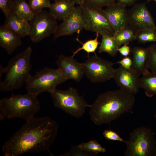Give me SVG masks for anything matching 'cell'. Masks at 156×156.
<instances>
[{"label": "cell", "mask_w": 156, "mask_h": 156, "mask_svg": "<svg viewBox=\"0 0 156 156\" xmlns=\"http://www.w3.org/2000/svg\"><path fill=\"white\" fill-rule=\"evenodd\" d=\"M58 125L51 118L34 117L25 123L2 147L4 156H18L25 153L48 151L57 136Z\"/></svg>", "instance_id": "obj_1"}, {"label": "cell", "mask_w": 156, "mask_h": 156, "mask_svg": "<svg viewBox=\"0 0 156 156\" xmlns=\"http://www.w3.org/2000/svg\"><path fill=\"white\" fill-rule=\"evenodd\" d=\"M135 102L134 95L123 89L103 93L90 105V119L99 126L109 123L131 111Z\"/></svg>", "instance_id": "obj_2"}, {"label": "cell", "mask_w": 156, "mask_h": 156, "mask_svg": "<svg viewBox=\"0 0 156 156\" xmlns=\"http://www.w3.org/2000/svg\"><path fill=\"white\" fill-rule=\"evenodd\" d=\"M32 49L29 46L9 61L6 67L0 66V76L5 74L0 83V90L9 92L18 90L25 83L31 76L32 67L30 58Z\"/></svg>", "instance_id": "obj_3"}, {"label": "cell", "mask_w": 156, "mask_h": 156, "mask_svg": "<svg viewBox=\"0 0 156 156\" xmlns=\"http://www.w3.org/2000/svg\"><path fill=\"white\" fill-rule=\"evenodd\" d=\"M37 95L28 92L14 94L0 100V120L19 118L26 121L34 117L40 110Z\"/></svg>", "instance_id": "obj_4"}, {"label": "cell", "mask_w": 156, "mask_h": 156, "mask_svg": "<svg viewBox=\"0 0 156 156\" xmlns=\"http://www.w3.org/2000/svg\"><path fill=\"white\" fill-rule=\"evenodd\" d=\"M67 80L61 70L45 67L31 75L25 83L28 92L35 95L44 92L51 93L57 86Z\"/></svg>", "instance_id": "obj_5"}, {"label": "cell", "mask_w": 156, "mask_h": 156, "mask_svg": "<svg viewBox=\"0 0 156 156\" xmlns=\"http://www.w3.org/2000/svg\"><path fill=\"white\" fill-rule=\"evenodd\" d=\"M50 94L55 107L77 118L81 117L90 106L77 90L72 87L65 90L56 89Z\"/></svg>", "instance_id": "obj_6"}, {"label": "cell", "mask_w": 156, "mask_h": 156, "mask_svg": "<svg viewBox=\"0 0 156 156\" xmlns=\"http://www.w3.org/2000/svg\"><path fill=\"white\" fill-rule=\"evenodd\" d=\"M125 143L126 146L125 156H153L156 148L153 133L150 129L144 127L134 129Z\"/></svg>", "instance_id": "obj_7"}, {"label": "cell", "mask_w": 156, "mask_h": 156, "mask_svg": "<svg viewBox=\"0 0 156 156\" xmlns=\"http://www.w3.org/2000/svg\"><path fill=\"white\" fill-rule=\"evenodd\" d=\"M83 29L98 33L102 36H114L115 32L109 23L102 8L85 2L81 5Z\"/></svg>", "instance_id": "obj_8"}, {"label": "cell", "mask_w": 156, "mask_h": 156, "mask_svg": "<svg viewBox=\"0 0 156 156\" xmlns=\"http://www.w3.org/2000/svg\"><path fill=\"white\" fill-rule=\"evenodd\" d=\"M57 19L49 12L44 10L35 13L30 21L29 36L34 43H37L54 34L58 25Z\"/></svg>", "instance_id": "obj_9"}, {"label": "cell", "mask_w": 156, "mask_h": 156, "mask_svg": "<svg viewBox=\"0 0 156 156\" xmlns=\"http://www.w3.org/2000/svg\"><path fill=\"white\" fill-rule=\"evenodd\" d=\"M114 63L97 56L88 57L82 63L84 74L92 83H102L113 78L114 69Z\"/></svg>", "instance_id": "obj_10"}, {"label": "cell", "mask_w": 156, "mask_h": 156, "mask_svg": "<svg viewBox=\"0 0 156 156\" xmlns=\"http://www.w3.org/2000/svg\"><path fill=\"white\" fill-rule=\"evenodd\" d=\"M128 25L136 30L148 29L156 31V26L144 3L135 4L127 10Z\"/></svg>", "instance_id": "obj_11"}, {"label": "cell", "mask_w": 156, "mask_h": 156, "mask_svg": "<svg viewBox=\"0 0 156 156\" xmlns=\"http://www.w3.org/2000/svg\"><path fill=\"white\" fill-rule=\"evenodd\" d=\"M83 21L81 5L76 6L72 12L59 25L53 34L55 39L62 36L79 34L83 29Z\"/></svg>", "instance_id": "obj_12"}, {"label": "cell", "mask_w": 156, "mask_h": 156, "mask_svg": "<svg viewBox=\"0 0 156 156\" xmlns=\"http://www.w3.org/2000/svg\"><path fill=\"white\" fill-rule=\"evenodd\" d=\"M139 76L131 68L127 69L120 66L115 69L113 78L120 88L134 95L140 88Z\"/></svg>", "instance_id": "obj_13"}, {"label": "cell", "mask_w": 156, "mask_h": 156, "mask_svg": "<svg viewBox=\"0 0 156 156\" xmlns=\"http://www.w3.org/2000/svg\"><path fill=\"white\" fill-rule=\"evenodd\" d=\"M55 63L67 80L72 79L79 82L84 74L82 63L78 62L72 56L60 54Z\"/></svg>", "instance_id": "obj_14"}, {"label": "cell", "mask_w": 156, "mask_h": 156, "mask_svg": "<svg viewBox=\"0 0 156 156\" xmlns=\"http://www.w3.org/2000/svg\"><path fill=\"white\" fill-rule=\"evenodd\" d=\"M104 13L115 33L128 25L127 10L117 3L107 7Z\"/></svg>", "instance_id": "obj_15"}, {"label": "cell", "mask_w": 156, "mask_h": 156, "mask_svg": "<svg viewBox=\"0 0 156 156\" xmlns=\"http://www.w3.org/2000/svg\"><path fill=\"white\" fill-rule=\"evenodd\" d=\"M20 37L3 24L0 27V46L9 55L22 45Z\"/></svg>", "instance_id": "obj_16"}, {"label": "cell", "mask_w": 156, "mask_h": 156, "mask_svg": "<svg viewBox=\"0 0 156 156\" xmlns=\"http://www.w3.org/2000/svg\"><path fill=\"white\" fill-rule=\"evenodd\" d=\"M132 52V63L131 69L140 76L148 70L149 50L148 47H135Z\"/></svg>", "instance_id": "obj_17"}, {"label": "cell", "mask_w": 156, "mask_h": 156, "mask_svg": "<svg viewBox=\"0 0 156 156\" xmlns=\"http://www.w3.org/2000/svg\"><path fill=\"white\" fill-rule=\"evenodd\" d=\"M5 16V25L21 38L29 36L30 29L29 22L12 11Z\"/></svg>", "instance_id": "obj_18"}, {"label": "cell", "mask_w": 156, "mask_h": 156, "mask_svg": "<svg viewBox=\"0 0 156 156\" xmlns=\"http://www.w3.org/2000/svg\"><path fill=\"white\" fill-rule=\"evenodd\" d=\"M75 5L70 0L54 2L51 3L49 12L57 19L63 21L73 10Z\"/></svg>", "instance_id": "obj_19"}, {"label": "cell", "mask_w": 156, "mask_h": 156, "mask_svg": "<svg viewBox=\"0 0 156 156\" xmlns=\"http://www.w3.org/2000/svg\"><path fill=\"white\" fill-rule=\"evenodd\" d=\"M142 75L140 79V88L145 90V94L148 97L156 95V75L148 70Z\"/></svg>", "instance_id": "obj_20"}, {"label": "cell", "mask_w": 156, "mask_h": 156, "mask_svg": "<svg viewBox=\"0 0 156 156\" xmlns=\"http://www.w3.org/2000/svg\"><path fill=\"white\" fill-rule=\"evenodd\" d=\"M11 10L29 22L33 19L34 14L25 0H13Z\"/></svg>", "instance_id": "obj_21"}, {"label": "cell", "mask_w": 156, "mask_h": 156, "mask_svg": "<svg viewBox=\"0 0 156 156\" xmlns=\"http://www.w3.org/2000/svg\"><path fill=\"white\" fill-rule=\"evenodd\" d=\"M121 46L114 36H102L101 42L99 48V52H105L114 57L116 54L118 49Z\"/></svg>", "instance_id": "obj_22"}, {"label": "cell", "mask_w": 156, "mask_h": 156, "mask_svg": "<svg viewBox=\"0 0 156 156\" xmlns=\"http://www.w3.org/2000/svg\"><path fill=\"white\" fill-rule=\"evenodd\" d=\"M136 30L128 25L118 32L115 33L114 38L119 43L122 44H128L136 40Z\"/></svg>", "instance_id": "obj_23"}, {"label": "cell", "mask_w": 156, "mask_h": 156, "mask_svg": "<svg viewBox=\"0 0 156 156\" xmlns=\"http://www.w3.org/2000/svg\"><path fill=\"white\" fill-rule=\"evenodd\" d=\"M99 34L98 33H96V36L94 39L89 40L84 43L81 42L79 40L78 38H77L76 40L81 43L82 46L73 52L72 56L74 57L77 53L81 50H83L87 53L88 57L89 54L90 53H94L96 55L95 51L97 48L98 45L100 43L98 41Z\"/></svg>", "instance_id": "obj_24"}, {"label": "cell", "mask_w": 156, "mask_h": 156, "mask_svg": "<svg viewBox=\"0 0 156 156\" xmlns=\"http://www.w3.org/2000/svg\"><path fill=\"white\" fill-rule=\"evenodd\" d=\"M136 40L139 42H156V31L148 29L136 30Z\"/></svg>", "instance_id": "obj_25"}, {"label": "cell", "mask_w": 156, "mask_h": 156, "mask_svg": "<svg viewBox=\"0 0 156 156\" xmlns=\"http://www.w3.org/2000/svg\"><path fill=\"white\" fill-rule=\"evenodd\" d=\"M77 146L83 151L95 154L99 153H104L106 151V148L95 140H91L87 142H82L78 145Z\"/></svg>", "instance_id": "obj_26"}, {"label": "cell", "mask_w": 156, "mask_h": 156, "mask_svg": "<svg viewBox=\"0 0 156 156\" xmlns=\"http://www.w3.org/2000/svg\"><path fill=\"white\" fill-rule=\"evenodd\" d=\"M28 4L35 14L44 8H49L51 3L49 0H29Z\"/></svg>", "instance_id": "obj_27"}, {"label": "cell", "mask_w": 156, "mask_h": 156, "mask_svg": "<svg viewBox=\"0 0 156 156\" xmlns=\"http://www.w3.org/2000/svg\"><path fill=\"white\" fill-rule=\"evenodd\" d=\"M148 48L149 51L148 69L156 75V45L154 44H151Z\"/></svg>", "instance_id": "obj_28"}, {"label": "cell", "mask_w": 156, "mask_h": 156, "mask_svg": "<svg viewBox=\"0 0 156 156\" xmlns=\"http://www.w3.org/2000/svg\"><path fill=\"white\" fill-rule=\"evenodd\" d=\"M116 0H86L85 2L97 7L102 8L116 3Z\"/></svg>", "instance_id": "obj_29"}, {"label": "cell", "mask_w": 156, "mask_h": 156, "mask_svg": "<svg viewBox=\"0 0 156 156\" xmlns=\"http://www.w3.org/2000/svg\"><path fill=\"white\" fill-rule=\"evenodd\" d=\"M103 135L104 137L108 140L118 141L124 143L125 142V140H124L117 133L110 130H105L103 132Z\"/></svg>", "instance_id": "obj_30"}, {"label": "cell", "mask_w": 156, "mask_h": 156, "mask_svg": "<svg viewBox=\"0 0 156 156\" xmlns=\"http://www.w3.org/2000/svg\"><path fill=\"white\" fill-rule=\"evenodd\" d=\"M13 1L0 0V8L5 16L11 11V6Z\"/></svg>", "instance_id": "obj_31"}, {"label": "cell", "mask_w": 156, "mask_h": 156, "mask_svg": "<svg viewBox=\"0 0 156 156\" xmlns=\"http://www.w3.org/2000/svg\"><path fill=\"white\" fill-rule=\"evenodd\" d=\"M116 63L120 64V66L126 69H130L132 65V59L128 56L125 57Z\"/></svg>", "instance_id": "obj_32"}, {"label": "cell", "mask_w": 156, "mask_h": 156, "mask_svg": "<svg viewBox=\"0 0 156 156\" xmlns=\"http://www.w3.org/2000/svg\"><path fill=\"white\" fill-rule=\"evenodd\" d=\"M118 51L123 56H128L130 55L131 49L130 47L127 44H124L121 47H120L118 49Z\"/></svg>", "instance_id": "obj_33"}, {"label": "cell", "mask_w": 156, "mask_h": 156, "mask_svg": "<svg viewBox=\"0 0 156 156\" xmlns=\"http://www.w3.org/2000/svg\"><path fill=\"white\" fill-rule=\"evenodd\" d=\"M138 0H116L117 3L125 7L133 5Z\"/></svg>", "instance_id": "obj_34"}, {"label": "cell", "mask_w": 156, "mask_h": 156, "mask_svg": "<svg viewBox=\"0 0 156 156\" xmlns=\"http://www.w3.org/2000/svg\"><path fill=\"white\" fill-rule=\"evenodd\" d=\"M75 4L81 5L86 1V0H70Z\"/></svg>", "instance_id": "obj_35"}, {"label": "cell", "mask_w": 156, "mask_h": 156, "mask_svg": "<svg viewBox=\"0 0 156 156\" xmlns=\"http://www.w3.org/2000/svg\"><path fill=\"white\" fill-rule=\"evenodd\" d=\"M153 156H156V148Z\"/></svg>", "instance_id": "obj_36"}, {"label": "cell", "mask_w": 156, "mask_h": 156, "mask_svg": "<svg viewBox=\"0 0 156 156\" xmlns=\"http://www.w3.org/2000/svg\"><path fill=\"white\" fill-rule=\"evenodd\" d=\"M54 2H57V1H61L63 0H53Z\"/></svg>", "instance_id": "obj_37"}, {"label": "cell", "mask_w": 156, "mask_h": 156, "mask_svg": "<svg viewBox=\"0 0 156 156\" xmlns=\"http://www.w3.org/2000/svg\"><path fill=\"white\" fill-rule=\"evenodd\" d=\"M156 119V114L154 115Z\"/></svg>", "instance_id": "obj_38"}, {"label": "cell", "mask_w": 156, "mask_h": 156, "mask_svg": "<svg viewBox=\"0 0 156 156\" xmlns=\"http://www.w3.org/2000/svg\"><path fill=\"white\" fill-rule=\"evenodd\" d=\"M150 0H147V1H150ZM154 0L156 2V0Z\"/></svg>", "instance_id": "obj_39"}]
</instances>
